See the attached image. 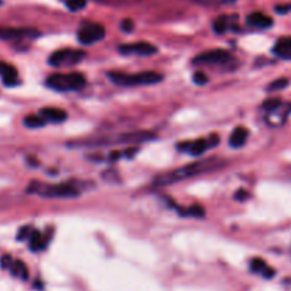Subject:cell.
<instances>
[{
	"instance_id": "35",
	"label": "cell",
	"mask_w": 291,
	"mask_h": 291,
	"mask_svg": "<svg viewBox=\"0 0 291 291\" xmlns=\"http://www.w3.org/2000/svg\"><path fill=\"white\" fill-rule=\"evenodd\" d=\"M191 144L192 142H180V144H178V149H180V151H189Z\"/></svg>"
},
{
	"instance_id": "26",
	"label": "cell",
	"mask_w": 291,
	"mask_h": 291,
	"mask_svg": "<svg viewBox=\"0 0 291 291\" xmlns=\"http://www.w3.org/2000/svg\"><path fill=\"white\" fill-rule=\"evenodd\" d=\"M283 101L280 98H269V99H266L264 102H263V105H261V108L264 110L266 113L267 111H272L273 108H276L277 105H280Z\"/></svg>"
},
{
	"instance_id": "29",
	"label": "cell",
	"mask_w": 291,
	"mask_h": 291,
	"mask_svg": "<svg viewBox=\"0 0 291 291\" xmlns=\"http://www.w3.org/2000/svg\"><path fill=\"white\" fill-rule=\"evenodd\" d=\"M134 27H135V24H134V21L131 19L122 20V23H121V30L125 32V33H131L134 30Z\"/></svg>"
},
{
	"instance_id": "11",
	"label": "cell",
	"mask_w": 291,
	"mask_h": 291,
	"mask_svg": "<svg viewBox=\"0 0 291 291\" xmlns=\"http://www.w3.org/2000/svg\"><path fill=\"white\" fill-rule=\"evenodd\" d=\"M0 77L3 80V84L7 87H14L20 83L17 70L7 63H0Z\"/></svg>"
},
{
	"instance_id": "30",
	"label": "cell",
	"mask_w": 291,
	"mask_h": 291,
	"mask_svg": "<svg viewBox=\"0 0 291 291\" xmlns=\"http://www.w3.org/2000/svg\"><path fill=\"white\" fill-rule=\"evenodd\" d=\"M12 263H13V258L10 257L9 254H5V256H2V258H0V267L2 269H10Z\"/></svg>"
},
{
	"instance_id": "34",
	"label": "cell",
	"mask_w": 291,
	"mask_h": 291,
	"mask_svg": "<svg viewBox=\"0 0 291 291\" xmlns=\"http://www.w3.org/2000/svg\"><path fill=\"white\" fill-rule=\"evenodd\" d=\"M122 156H124V151H113V152L110 153V161L115 162V161H118Z\"/></svg>"
},
{
	"instance_id": "8",
	"label": "cell",
	"mask_w": 291,
	"mask_h": 291,
	"mask_svg": "<svg viewBox=\"0 0 291 291\" xmlns=\"http://www.w3.org/2000/svg\"><path fill=\"white\" fill-rule=\"evenodd\" d=\"M119 53L122 56H152L158 51V48L146 41H138V43H129L119 46Z\"/></svg>"
},
{
	"instance_id": "31",
	"label": "cell",
	"mask_w": 291,
	"mask_h": 291,
	"mask_svg": "<svg viewBox=\"0 0 291 291\" xmlns=\"http://www.w3.org/2000/svg\"><path fill=\"white\" fill-rule=\"evenodd\" d=\"M249 198H250V195H249V192L245 191V189H239L237 192H236V195H234V199L239 200V202H245L246 199Z\"/></svg>"
},
{
	"instance_id": "32",
	"label": "cell",
	"mask_w": 291,
	"mask_h": 291,
	"mask_svg": "<svg viewBox=\"0 0 291 291\" xmlns=\"http://www.w3.org/2000/svg\"><path fill=\"white\" fill-rule=\"evenodd\" d=\"M278 14H287L291 12V5H278L274 9Z\"/></svg>"
},
{
	"instance_id": "5",
	"label": "cell",
	"mask_w": 291,
	"mask_h": 291,
	"mask_svg": "<svg viewBox=\"0 0 291 291\" xmlns=\"http://www.w3.org/2000/svg\"><path fill=\"white\" fill-rule=\"evenodd\" d=\"M84 57H86V53L83 50L63 48V50L54 51L48 57V64L53 67H71L78 64Z\"/></svg>"
},
{
	"instance_id": "15",
	"label": "cell",
	"mask_w": 291,
	"mask_h": 291,
	"mask_svg": "<svg viewBox=\"0 0 291 291\" xmlns=\"http://www.w3.org/2000/svg\"><path fill=\"white\" fill-rule=\"evenodd\" d=\"M40 115L46 121H50V122H56V124H60L63 121L67 119V113L60 110V108H41L40 110Z\"/></svg>"
},
{
	"instance_id": "12",
	"label": "cell",
	"mask_w": 291,
	"mask_h": 291,
	"mask_svg": "<svg viewBox=\"0 0 291 291\" xmlns=\"http://www.w3.org/2000/svg\"><path fill=\"white\" fill-rule=\"evenodd\" d=\"M246 21H247L249 26L254 27V29H260V30H264V29H269V27L273 26L272 17H269L264 13H260V12H254V13L249 14Z\"/></svg>"
},
{
	"instance_id": "24",
	"label": "cell",
	"mask_w": 291,
	"mask_h": 291,
	"mask_svg": "<svg viewBox=\"0 0 291 291\" xmlns=\"http://www.w3.org/2000/svg\"><path fill=\"white\" fill-rule=\"evenodd\" d=\"M203 6H222V5H230L236 0H195Z\"/></svg>"
},
{
	"instance_id": "9",
	"label": "cell",
	"mask_w": 291,
	"mask_h": 291,
	"mask_svg": "<svg viewBox=\"0 0 291 291\" xmlns=\"http://www.w3.org/2000/svg\"><path fill=\"white\" fill-rule=\"evenodd\" d=\"M291 114V104L281 102L280 105L273 108L272 111L266 113V121L270 126H281L284 125L285 121Z\"/></svg>"
},
{
	"instance_id": "18",
	"label": "cell",
	"mask_w": 291,
	"mask_h": 291,
	"mask_svg": "<svg viewBox=\"0 0 291 291\" xmlns=\"http://www.w3.org/2000/svg\"><path fill=\"white\" fill-rule=\"evenodd\" d=\"M10 273L13 274L14 277H19L21 280H26L29 277V272H27L26 264L20 260H13V263L10 266Z\"/></svg>"
},
{
	"instance_id": "17",
	"label": "cell",
	"mask_w": 291,
	"mask_h": 291,
	"mask_svg": "<svg viewBox=\"0 0 291 291\" xmlns=\"http://www.w3.org/2000/svg\"><path fill=\"white\" fill-rule=\"evenodd\" d=\"M30 250L32 252H41V250H44L47 246V239L46 236L43 234V233H40L39 230H33L32 234H30Z\"/></svg>"
},
{
	"instance_id": "14",
	"label": "cell",
	"mask_w": 291,
	"mask_h": 291,
	"mask_svg": "<svg viewBox=\"0 0 291 291\" xmlns=\"http://www.w3.org/2000/svg\"><path fill=\"white\" fill-rule=\"evenodd\" d=\"M250 270H252L253 273L261 274L264 278H273L274 277V274H276V270H274V269L269 267L263 258H258V257L253 258L252 261H250Z\"/></svg>"
},
{
	"instance_id": "19",
	"label": "cell",
	"mask_w": 291,
	"mask_h": 291,
	"mask_svg": "<svg viewBox=\"0 0 291 291\" xmlns=\"http://www.w3.org/2000/svg\"><path fill=\"white\" fill-rule=\"evenodd\" d=\"M209 149V144H207V139H198L191 144L189 148V152L192 153L193 156H200L202 153H205Z\"/></svg>"
},
{
	"instance_id": "28",
	"label": "cell",
	"mask_w": 291,
	"mask_h": 291,
	"mask_svg": "<svg viewBox=\"0 0 291 291\" xmlns=\"http://www.w3.org/2000/svg\"><path fill=\"white\" fill-rule=\"evenodd\" d=\"M32 232H33L32 226H23L17 233V240H26V239L30 237Z\"/></svg>"
},
{
	"instance_id": "23",
	"label": "cell",
	"mask_w": 291,
	"mask_h": 291,
	"mask_svg": "<svg viewBox=\"0 0 291 291\" xmlns=\"http://www.w3.org/2000/svg\"><path fill=\"white\" fill-rule=\"evenodd\" d=\"M213 29H215V32L218 34H223L227 32V29H229V23H227V19L226 17H219L215 23H213Z\"/></svg>"
},
{
	"instance_id": "25",
	"label": "cell",
	"mask_w": 291,
	"mask_h": 291,
	"mask_svg": "<svg viewBox=\"0 0 291 291\" xmlns=\"http://www.w3.org/2000/svg\"><path fill=\"white\" fill-rule=\"evenodd\" d=\"M87 5V0H67V7L73 12L84 9Z\"/></svg>"
},
{
	"instance_id": "33",
	"label": "cell",
	"mask_w": 291,
	"mask_h": 291,
	"mask_svg": "<svg viewBox=\"0 0 291 291\" xmlns=\"http://www.w3.org/2000/svg\"><path fill=\"white\" fill-rule=\"evenodd\" d=\"M207 144H209V148L212 146H216L219 144V135L218 134H212L209 138H207Z\"/></svg>"
},
{
	"instance_id": "13",
	"label": "cell",
	"mask_w": 291,
	"mask_h": 291,
	"mask_svg": "<svg viewBox=\"0 0 291 291\" xmlns=\"http://www.w3.org/2000/svg\"><path fill=\"white\" fill-rule=\"evenodd\" d=\"M273 53L277 57L283 60H291V36L288 37H281L276 43V46L273 48Z\"/></svg>"
},
{
	"instance_id": "22",
	"label": "cell",
	"mask_w": 291,
	"mask_h": 291,
	"mask_svg": "<svg viewBox=\"0 0 291 291\" xmlns=\"http://www.w3.org/2000/svg\"><path fill=\"white\" fill-rule=\"evenodd\" d=\"M288 84H290V81L287 78H277L267 86V91H270V93L272 91H280V90H284Z\"/></svg>"
},
{
	"instance_id": "1",
	"label": "cell",
	"mask_w": 291,
	"mask_h": 291,
	"mask_svg": "<svg viewBox=\"0 0 291 291\" xmlns=\"http://www.w3.org/2000/svg\"><path fill=\"white\" fill-rule=\"evenodd\" d=\"M219 165H222V162H219L218 159L215 158L196 161V162H192L189 165L178 168V169H175L172 172H166L159 175V176L155 178L153 183L156 186L173 185V183H178L180 180H185V179L192 178V176H196V175H200V173L209 172L212 169H216Z\"/></svg>"
},
{
	"instance_id": "7",
	"label": "cell",
	"mask_w": 291,
	"mask_h": 291,
	"mask_svg": "<svg viewBox=\"0 0 291 291\" xmlns=\"http://www.w3.org/2000/svg\"><path fill=\"white\" fill-rule=\"evenodd\" d=\"M104 37H105V29L98 23H87L78 32V41L83 44H93Z\"/></svg>"
},
{
	"instance_id": "16",
	"label": "cell",
	"mask_w": 291,
	"mask_h": 291,
	"mask_svg": "<svg viewBox=\"0 0 291 291\" xmlns=\"http://www.w3.org/2000/svg\"><path fill=\"white\" fill-rule=\"evenodd\" d=\"M249 137V131L246 129L245 126H237L234 128L230 134V138H229V144L232 148H242L245 145L246 141Z\"/></svg>"
},
{
	"instance_id": "21",
	"label": "cell",
	"mask_w": 291,
	"mask_h": 291,
	"mask_svg": "<svg viewBox=\"0 0 291 291\" xmlns=\"http://www.w3.org/2000/svg\"><path fill=\"white\" fill-rule=\"evenodd\" d=\"M180 215H188V216H192V218H203L205 216V209L202 206L193 205L189 209H178Z\"/></svg>"
},
{
	"instance_id": "10",
	"label": "cell",
	"mask_w": 291,
	"mask_h": 291,
	"mask_svg": "<svg viewBox=\"0 0 291 291\" xmlns=\"http://www.w3.org/2000/svg\"><path fill=\"white\" fill-rule=\"evenodd\" d=\"M39 32L33 29H14V27H0V40H21L37 37Z\"/></svg>"
},
{
	"instance_id": "6",
	"label": "cell",
	"mask_w": 291,
	"mask_h": 291,
	"mask_svg": "<svg viewBox=\"0 0 291 291\" xmlns=\"http://www.w3.org/2000/svg\"><path fill=\"white\" fill-rule=\"evenodd\" d=\"M232 60V54L229 51H226L223 48H215V50H209L206 53L196 56L193 59V63L195 64H227Z\"/></svg>"
},
{
	"instance_id": "27",
	"label": "cell",
	"mask_w": 291,
	"mask_h": 291,
	"mask_svg": "<svg viewBox=\"0 0 291 291\" xmlns=\"http://www.w3.org/2000/svg\"><path fill=\"white\" fill-rule=\"evenodd\" d=\"M207 81H209L207 75L202 73V71H196V73L193 74V83H195V84H198V86H205Z\"/></svg>"
},
{
	"instance_id": "3",
	"label": "cell",
	"mask_w": 291,
	"mask_h": 291,
	"mask_svg": "<svg viewBox=\"0 0 291 291\" xmlns=\"http://www.w3.org/2000/svg\"><path fill=\"white\" fill-rule=\"evenodd\" d=\"M108 77L117 86L122 87L152 86V84L161 83L164 80V75L156 73V71H142V73L137 74H124L113 71V73H108Z\"/></svg>"
},
{
	"instance_id": "2",
	"label": "cell",
	"mask_w": 291,
	"mask_h": 291,
	"mask_svg": "<svg viewBox=\"0 0 291 291\" xmlns=\"http://www.w3.org/2000/svg\"><path fill=\"white\" fill-rule=\"evenodd\" d=\"M27 193L39 195L43 198H77L80 195L78 188L70 183H60V185H50L43 183L39 180H33L27 186Z\"/></svg>"
},
{
	"instance_id": "20",
	"label": "cell",
	"mask_w": 291,
	"mask_h": 291,
	"mask_svg": "<svg viewBox=\"0 0 291 291\" xmlns=\"http://www.w3.org/2000/svg\"><path fill=\"white\" fill-rule=\"evenodd\" d=\"M23 122L27 128H41L46 125V119L41 115H27Z\"/></svg>"
},
{
	"instance_id": "4",
	"label": "cell",
	"mask_w": 291,
	"mask_h": 291,
	"mask_svg": "<svg viewBox=\"0 0 291 291\" xmlns=\"http://www.w3.org/2000/svg\"><path fill=\"white\" fill-rule=\"evenodd\" d=\"M87 84L86 77L81 73L53 74L47 78V86L56 91H78Z\"/></svg>"
}]
</instances>
